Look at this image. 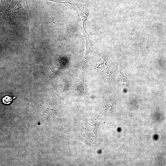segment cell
Wrapping results in <instances>:
<instances>
[{
    "label": "cell",
    "instance_id": "7a4b0ae2",
    "mask_svg": "<svg viewBox=\"0 0 166 166\" xmlns=\"http://www.w3.org/2000/svg\"><path fill=\"white\" fill-rule=\"evenodd\" d=\"M38 2H44L48 1H50V0H37Z\"/></svg>",
    "mask_w": 166,
    "mask_h": 166
},
{
    "label": "cell",
    "instance_id": "3957f363",
    "mask_svg": "<svg viewBox=\"0 0 166 166\" xmlns=\"http://www.w3.org/2000/svg\"><path fill=\"white\" fill-rule=\"evenodd\" d=\"M26 4V6H27V7L28 9V10H29V14H30V10H29V7H28V3H27V0H24Z\"/></svg>",
    "mask_w": 166,
    "mask_h": 166
},
{
    "label": "cell",
    "instance_id": "6da1fadb",
    "mask_svg": "<svg viewBox=\"0 0 166 166\" xmlns=\"http://www.w3.org/2000/svg\"><path fill=\"white\" fill-rule=\"evenodd\" d=\"M2 101L4 104H8L11 102L12 99L11 97L6 96L2 98Z\"/></svg>",
    "mask_w": 166,
    "mask_h": 166
}]
</instances>
